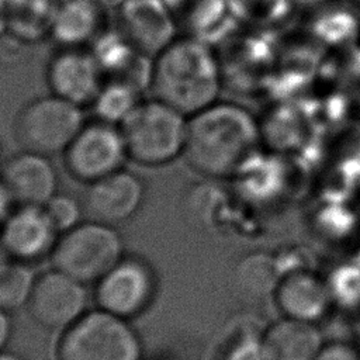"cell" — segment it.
<instances>
[{
  "instance_id": "1",
  "label": "cell",
  "mask_w": 360,
  "mask_h": 360,
  "mask_svg": "<svg viewBox=\"0 0 360 360\" xmlns=\"http://www.w3.org/2000/svg\"><path fill=\"white\" fill-rule=\"evenodd\" d=\"M264 150L257 118L235 101H215L188 117L183 158L210 179H235Z\"/></svg>"
},
{
  "instance_id": "2",
  "label": "cell",
  "mask_w": 360,
  "mask_h": 360,
  "mask_svg": "<svg viewBox=\"0 0 360 360\" xmlns=\"http://www.w3.org/2000/svg\"><path fill=\"white\" fill-rule=\"evenodd\" d=\"M149 87L155 98L191 117L218 101L224 89L217 51L197 37L174 38L153 58Z\"/></svg>"
},
{
  "instance_id": "3",
  "label": "cell",
  "mask_w": 360,
  "mask_h": 360,
  "mask_svg": "<svg viewBox=\"0 0 360 360\" xmlns=\"http://www.w3.org/2000/svg\"><path fill=\"white\" fill-rule=\"evenodd\" d=\"M188 117L169 104L139 101L120 125L128 159L148 167L167 165L183 156Z\"/></svg>"
},
{
  "instance_id": "4",
  "label": "cell",
  "mask_w": 360,
  "mask_h": 360,
  "mask_svg": "<svg viewBox=\"0 0 360 360\" xmlns=\"http://www.w3.org/2000/svg\"><path fill=\"white\" fill-rule=\"evenodd\" d=\"M280 32L235 24L222 38V52H217L224 87L239 94L266 97L271 79Z\"/></svg>"
},
{
  "instance_id": "5",
  "label": "cell",
  "mask_w": 360,
  "mask_h": 360,
  "mask_svg": "<svg viewBox=\"0 0 360 360\" xmlns=\"http://www.w3.org/2000/svg\"><path fill=\"white\" fill-rule=\"evenodd\" d=\"M142 346L127 319L103 309L84 312L63 329L56 360H141Z\"/></svg>"
},
{
  "instance_id": "6",
  "label": "cell",
  "mask_w": 360,
  "mask_h": 360,
  "mask_svg": "<svg viewBox=\"0 0 360 360\" xmlns=\"http://www.w3.org/2000/svg\"><path fill=\"white\" fill-rule=\"evenodd\" d=\"M122 257L118 232L94 219L63 232L51 253L53 267L80 283L98 281Z\"/></svg>"
},
{
  "instance_id": "7",
  "label": "cell",
  "mask_w": 360,
  "mask_h": 360,
  "mask_svg": "<svg viewBox=\"0 0 360 360\" xmlns=\"http://www.w3.org/2000/svg\"><path fill=\"white\" fill-rule=\"evenodd\" d=\"M84 124L82 107L51 93L20 110L14 134L24 150L51 156L63 153Z\"/></svg>"
},
{
  "instance_id": "8",
  "label": "cell",
  "mask_w": 360,
  "mask_h": 360,
  "mask_svg": "<svg viewBox=\"0 0 360 360\" xmlns=\"http://www.w3.org/2000/svg\"><path fill=\"white\" fill-rule=\"evenodd\" d=\"M256 118L266 150L300 155L318 170L325 155L326 138L315 128L301 98L267 101Z\"/></svg>"
},
{
  "instance_id": "9",
  "label": "cell",
  "mask_w": 360,
  "mask_h": 360,
  "mask_svg": "<svg viewBox=\"0 0 360 360\" xmlns=\"http://www.w3.org/2000/svg\"><path fill=\"white\" fill-rule=\"evenodd\" d=\"M62 155L69 174L87 184L124 169L128 159L120 127L100 120L86 122Z\"/></svg>"
},
{
  "instance_id": "10",
  "label": "cell",
  "mask_w": 360,
  "mask_h": 360,
  "mask_svg": "<svg viewBox=\"0 0 360 360\" xmlns=\"http://www.w3.org/2000/svg\"><path fill=\"white\" fill-rule=\"evenodd\" d=\"M325 53L326 51L292 28L280 34L264 101L302 97L316 82Z\"/></svg>"
},
{
  "instance_id": "11",
  "label": "cell",
  "mask_w": 360,
  "mask_h": 360,
  "mask_svg": "<svg viewBox=\"0 0 360 360\" xmlns=\"http://www.w3.org/2000/svg\"><path fill=\"white\" fill-rule=\"evenodd\" d=\"M292 30L323 51L357 42L360 11L346 0H297Z\"/></svg>"
},
{
  "instance_id": "12",
  "label": "cell",
  "mask_w": 360,
  "mask_h": 360,
  "mask_svg": "<svg viewBox=\"0 0 360 360\" xmlns=\"http://www.w3.org/2000/svg\"><path fill=\"white\" fill-rule=\"evenodd\" d=\"M155 294L152 269L135 257H122L96 285L94 298L100 309L132 318L148 308Z\"/></svg>"
},
{
  "instance_id": "13",
  "label": "cell",
  "mask_w": 360,
  "mask_h": 360,
  "mask_svg": "<svg viewBox=\"0 0 360 360\" xmlns=\"http://www.w3.org/2000/svg\"><path fill=\"white\" fill-rule=\"evenodd\" d=\"M27 305L39 325L63 330L84 314L86 291L83 283L53 269L35 278Z\"/></svg>"
},
{
  "instance_id": "14",
  "label": "cell",
  "mask_w": 360,
  "mask_h": 360,
  "mask_svg": "<svg viewBox=\"0 0 360 360\" xmlns=\"http://www.w3.org/2000/svg\"><path fill=\"white\" fill-rule=\"evenodd\" d=\"M45 77L52 94L82 108L91 105L104 83L94 55L84 48H59L48 62Z\"/></svg>"
},
{
  "instance_id": "15",
  "label": "cell",
  "mask_w": 360,
  "mask_h": 360,
  "mask_svg": "<svg viewBox=\"0 0 360 360\" xmlns=\"http://www.w3.org/2000/svg\"><path fill=\"white\" fill-rule=\"evenodd\" d=\"M177 24L163 0H124L118 30L141 53L155 58L174 38Z\"/></svg>"
},
{
  "instance_id": "16",
  "label": "cell",
  "mask_w": 360,
  "mask_h": 360,
  "mask_svg": "<svg viewBox=\"0 0 360 360\" xmlns=\"http://www.w3.org/2000/svg\"><path fill=\"white\" fill-rule=\"evenodd\" d=\"M58 233L44 207L20 205L4 221L0 245L13 260L25 263L51 255Z\"/></svg>"
},
{
  "instance_id": "17",
  "label": "cell",
  "mask_w": 360,
  "mask_h": 360,
  "mask_svg": "<svg viewBox=\"0 0 360 360\" xmlns=\"http://www.w3.org/2000/svg\"><path fill=\"white\" fill-rule=\"evenodd\" d=\"M0 183L20 205L44 207L56 194L58 174L49 156L22 149L4 162Z\"/></svg>"
},
{
  "instance_id": "18",
  "label": "cell",
  "mask_w": 360,
  "mask_h": 360,
  "mask_svg": "<svg viewBox=\"0 0 360 360\" xmlns=\"http://www.w3.org/2000/svg\"><path fill=\"white\" fill-rule=\"evenodd\" d=\"M143 184L129 170L121 169L89 184L84 205L94 221L108 225L129 219L141 207Z\"/></svg>"
},
{
  "instance_id": "19",
  "label": "cell",
  "mask_w": 360,
  "mask_h": 360,
  "mask_svg": "<svg viewBox=\"0 0 360 360\" xmlns=\"http://www.w3.org/2000/svg\"><path fill=\"white\" fill-rule=\"evenodd\" d=\"M274 297L287 318L315 322L328 309L330 291L315 274L297 270L280 278Z\"/></svg>"
},
{
  "instance_id": "20",
  "label": "cell",
  "mask_w": 360,
  "mask_h": 360,
  "mask_svg": "<svg viewBox=\"0 0 360 360\" xmlns=\"http://www.w3.org/2000/svg\"><path fill=\"white\" fill-rule=\"evenodd\" d=\"M322 345L314 322L287 316L262 333L266 360H314Z\"/></svg>"
},
{
  "instance_id": "21",
  "label": "cell",
  "mask_w": 360,
  "mask_h": 360,
  "mask_svg": "<svg viewBox=\"0 0 360 360\" xmlns=\"http://www.w3.org/2000/svg\"><path fill=\"white\" fill-rule=\"evenodd\" d=\"M103 8L94 0H62L49 35L60 48H84L103 31Z\"/></svg>"
},
{
  "instance_id": "22",
  "label": "cell",
  "mask_w": 360,
  "mask_h": 360,
  "mask_svg": "<svg viewBox=\"0 0 360 360\" xmlns=\"http://www.w3.org/2000/svg\"><path fill=\"white\" fill-rule=\"evenodd\" d=\"M177 27L187 28L191 37L222 38L236 22L232 20L226 0H163ZM208 42V41H207Z\"/></svg>"
},
{
  "instance_id": "23",
  "label": "cell",
  "mask_w": 360,
  "mask_h": 360,
  "mask_svg": "<svg viewBox=\"0 0 360 360\" xmlns=\"http://www.w3.org/2000/svg\"><path fill=\"white\" fill-rule=\"evenodd\" d=\"M318 82L339 91L360 108V44L353 42L332 51L323 56Z\"/></svg>"
},
{
  "instance_id": "24",
  "label": "cell",
  "mask_w": 360,
  "mask_h": 360,
  "mask_svg": "<svg viewBox=\"0 0 360 360\" xmlns=\"http://www.w3.org/2000/svg\"><path fill=\"white\" fill-rule=\"evenodd\" d=\"M58 0H15L6 7L7 30L22 42L51 34Z\"/></svg>"
},
{
  "instance_id": "25",
  "label": "cell",
  "mask_w": 360,
  "mask_h": 360,
  "mask_svg": "<svg viewBox=\"0 0 360 360\" xmlns=\"http://www.w3.org/2000/svg\"><path fill=\"white\" fill-rule=\"evenodd\" d=\"M232 20L245 27L277 31L291 22L297 0H226Z\"/></svg>"
},
{
  "instance_id": "26",
  "label": "cell",
  "mask_w": 360,
  "mask_h": 360,
  "mask_svg": "<svg viewBox=\"0 0 360 360\" xmlns=\"http://www.w3.org/2000/svg\"><path fill=\"white\" fill-rule=\"evenodd\" d=\"M278 283L277 267L267 255H249L239 262L233 273L235 290L248 302L274 292Z\"/></svg>"
},
{
  "instance_id": "27",
  "label": "cell",
  "mask_w": 360,
  "mask_h": 360,
  "mask_svg": "<svg viewBox=\"0 0 360 360\" xmlns=\"http://www.w3.org/2000/svg\"><path fill=\"white\" fill-rule=\"evenodd\" d=\"M139 94L141 91L124 82L104 80L90 107L93 108L96 120L120 127L139 104Z\"/></svg>"
},
{
  "instance_id": "28",
  "label": "cell",
  "mask_w": 360,
  "mask_h": 360,
  "mask_svg": "<svg viewBox=\"0 0 360 360\" xmlns=\"http://www.w3.org/2000/svg\"><path fill=\"white\" fill-rule=\"evenodd\" d=\"M35 277L22 262L0 263V309L10 312L28 304Z\"/></svg>"
},
{
  "instance_id": "29",
  "label": "cell",
  "mask_w": 360,
  "mask_h": 360,
  "mask_svg": "<svg viewBox=\"0 0 360 360\" xmlns=\"http://www.w3.org/2000/svg\"><path fill=\"white\" fill-rule=\"evenodd\" d=\"M44 210L59 233H63L80 224V205L68 194L56 193L45 202Z\"/></svg>"
},
{
  "instance_id": "30",
  "label": "cell",
  "mask_w": 360,
  "mask_h": 360,
  "mask_svg": "<svg viewBox=\"0 0 360 360\" xmlns=\"http://www.w3.org/2000/svg\"><path fill=\"white\" fill-rule=\"evenodd\" d=\"M225 360H266L262 346V333L246 335L239 339L231 347Z\"/></svg>"
},
{
  "instance_id": "31",
  "label": "cell",
  "mask_w": 360,
  "mask_h": 360,
  "mask_svg": "<svg viewBox=\"0 0 360 360\" xmlns=\"http://www.w3.org/2000/svg\"><path fill=\"white\" fill-rule=\"evenodd\" d=\"M314 360H360V352L350 345L333 342L322 345Z\"/></svg>"
},
{
  "instance_id": "32",
  "label": "cell",
  "mask_w": 360,
  "mask_h": 360,
  "mask_svg": "<svg viewBox=\"0 0 360 360\" xmlns=\"http://www.w3.org/2000/svg\"><path fill=\"white\" fill-rule=\"evenodd\" d=\"M10 321L7 316V312L0 309V352L3 350L4 345L7 343L10 338Z\"/></svg>"
},
{
  "instance_id": "33",
  "label": "cell",
  "mask_w": 360,
  "mask_h": 360,
  "mask_svg": "<svg viewBox=\"0 0 360 360\" xmlns=\"http://www.w3.org/2000/svg\"><path fill=\"white\" fill-rule=\"evenodd\" d=\"M7 28V17H6V7L0 3V34L3 30Z\"/></svg>"
},
{
  "instance_id": "34",
  "label": "cell",
  "mask_w": 360,
  "mask_h": 360,
  "mask_svg": "<svg viewBox=\"0 0 360 360\" xmlns=\"http://www.w3.org/2000/svg\"><path fill=\"white\" fill-rule=\"evenodd\" d=\"M0 360H22V359L20 356L14 354V353H8V352L1 350L0 352Z\"/></svg>"
},
{
  "instance_id": "35",
  "label": "cell",
  "mask_w": 360,
  "mask_h": 360,
  "mask_svg": "<svg viewBox=\"0 0 360 360\" xmlns=\"http://www.w3.org/2000/svg\"><path fill=\"white\" fill-rule=\"evenodd\" d=\"M347 3H350L353 7H356L360 11V0H346Z\"/></svg>"
},
{
  "instance_id": "36",
  "label": "cell",
  "mask_w": 360,
  "mask_h": 360,
  "mask_svg": "<svg viewBox=\"0 0 360 360\" xmlns=\"http://www.w3.org/2000/svg\"><path fill=\"white\" fill-rule=\"evenodd\" d=\"M13 1H15V0H0V3H1V4H4V7H7V6H8V4H11Z\"/></svg>"
},
{
  "instance_id": "37",
  "label": "cell",
  "mask_w": 360,
  "mask_h": 360,
  "mask_svg": "<svg viewBox=\"0 0 360 360\" xmlns=\"http://www.w3.org/2000/svg\"><path fill=\"white\" fill-rule=\"evenodd\" d=\"M357 42L360 44V31H359V38H357Z\"/></svg>"
},
{
  "instance_id": "38",
  "label": "cell",
  "mask_w": 360,
  "mask_h": 360,
  "mask_svg": "<svg viewBox=\"0 0 360 360\" xmlns=\"http://www.w3.org/2000/svg\"><path fill=\"white\" fill-rule=\"evenodd\" d=\"M357 115H360V108H359V110H357Z\"/></svg>"
}]
</instances>
